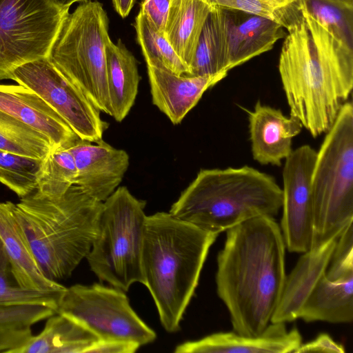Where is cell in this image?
<instances>
[{"label": "cell", "mask_w": 353, "mask_h": 353, "mask_svg": "<svg viewBox=\"0 0 353 353\" xmlns=\"http://www.w3.org/2000/svg\"><path fill=\"white\" fill-rule=\"evenodd\" d=\"M279 72L290 115L311 136L325 134L353 88L352 44L317 21L304 0L303 17L288 30Z\"/></svg>", "instance_id": "1"}, {"label": "cell", "mask_w": 353, "mask_h": 353, "mask_svg": "<svg viewBox=\"0 0 353 353\" xmlns=\"http://www.w3.org/2000/svg\"><path fill=\"white\" fill-rule=\"evenodd\" d=\"M217 256L216 292L235 332L261 334L271 321L285 279V245L274 217L260 216L226 230Z\"/></svg>", "instance_id": "2"}, {"label": "cell", "mask_w": 353, "mask_h": 353, "mask_svg": "<svg viewBox=\"0 0 353 353\" xmlns=\"http://www.w3.org/2000/svg\"><path fill=\"white\" fill-rule=\"evenodd\" d=\"M218 235L170 212L146 216L141 260L143 285L167 332L179 329L208 251Z\"/></svg>", "instance_id": "3"}, {"label": "cell", "mask_w": 353, "mask_h": 353, "mask_svg": "<svg viewBox=\"0 0 353 353\" xmlns=\"http://www.w3.org/2000/svg\"><path fill=\"white\" fill-rule=\"evenodd\" d=\"M102 208L103 202L74 184L58 196L34 190L13 203L12 212L42 272L57 281L86 258Z\"/></svg>", "instance_id": "4"}, {"label": "cell", "mask_w": 353, "mask_h": 353, "mask_svg": "<svg viewBox=\"0 0 353 353\" xmlns=\"http://www.w3.org/2000/svg\"><path fill=\"white\" fill-rule=\"evenodd\" d=\"M282 203L275 179L253 167L201 169L169 212L219 234L254 217H274Z\"/></svg>", "instance_id": "5"}, {"label": "cell", "mask_w": 353, "mask_h": 353, "mask_svg": "<svg viewBox=\"0 0 353 353\" xmlns=\"http://www.w3.org/2000/svg\"><path fill=\"white\" fill-rule=\"evenodd\" d=\"M316 248L336 239L353 221V105L347 101L316 151L311 176Z\"/></svg>", "instance_id": "6"}, {"label": "cell", "mask_w": 353, "mask_h": 353, "mask_svg": "<svg viewBox=\"0 0 353 353\" xmlns=\"http://www.w3.org/2000/svg\"><path fill=\"white\" fill-rule=\"evenodd\" d=\"M110 39L103 5L82 2L63 19L48 58L97 108L111 116L105 60Z\"/></svg>", "instance_id": "7"}, {"label": "cell", "mask_w": 353, "mask_h": 353, "mask_svg": "<svg viewBox=\"0 0 353 353\" xmlns=\"http://www.w3.org/2000/svg\"><path fill=\"white\" fill-rule=\"evenodd\" d=\"M145 204L125 186L118 187L103 202L97 232L85 258L99 281L125 292L134 283L144 284Z\"/></svg>", "instance_id": "8"}, {"label": "cell", "mask_w": 353, "mask_h": 353, "mask_svg": "<svg viewBox=\"0 0 353 353\" xmlns=\"http://www.w3.org/2000/svg\"><path fill=\"white\" fill-rule=\"evenodd\" d=\"M50 0H0V81L17 67L48 57L69 13Z\"/></svg>", "instance_id": "9"}, {"label": "cell", "mask_w": 353, "mask_h": 353, "mask_svg": "<svg viewBox=\"0 0 353 353\" xmlns=\"http://www.w3.org/2000/svg\"><path fill=\"white\" fill-rule=\"evenodd\" d=\"M57 313L79 323L101 340H119L141 346L157 337L134 311L125 292L114 287L94 283L66 288Z\"/></svg>", "instance_id": "10"}, {"label": "cell", "mask_w": 353, "mask_h": 353, "mask_svg": "<svg viewBox=\"0 0 353 353\" xmlns=\"http://www.w3.org/2000/svg\"><path fill=\"white\" fill-rule=\"evenodd\" d=\"M11 79L42 98L81 139L92 142L103 139L108 123L101 118V111L48 57L17 67Z\"/></svg>", "instance_id": "11"}, {"label": "cell", "mask_w": 353, "mask_h": 353, "mask_svg": "<svg viewBox=\"0 0 353 353\" xmlns=\"http://www.w3.org/2000/svg\"><path fill=\"white\" fill-rule=\"evenodd\" d=\"M316 151L309 145L292 150L283 168L281 230L285 248L303 253L312 248L313 214L311 176Z\"/></svg>", "instance_id": "12"}, {"label": "cell", "mask_w": 353, "mask_h": 353, "mask_svg": "<svg viewBox=\"0 0 353 353\" xmlns=\"http://www.w3.org/2000/svg\"><path fill=\"white\" fill-rule=\"evenodd\" d=\"M68 149L77 170L75 185L103 202L121 183L130 165L128 154L103 139L97 142L79 139Z\"/></svg>", "instance_id": "13"}, {"label": "cell", "mask_w": 353, "mask_h": 353, "mask_svg": "<svg viewBox=\"0 0 353 353\" xmlns=\"http://www.w3.org/2000/svg\"><path fill=\"white\" fill-rule=\"evenodd\" d=\"M0 110L47 137L52 150L81 139L42 98L21 85H0Z\"/></svg>", "instance_id": "14"}, {"label": "cell", "mask_w": 353, "mask_h": 353, "mask_svg": "<svg viewBox=\"0 0 353 353\" xmlns=\"http://www.w3.org/2000/svg\"><path fill=\"white\" fill-rule=\"evenodd\" d=\"M246 112L253 159L261 165L281 166L293 150L292 139L303 128L301 121L260 101Z\"/></svg>", "instance_id": "15"}, {"label": "cell", "mask_w": 353, "mask_h": 353, "mask_svg": "<svg viewBox=\"0 0 353 353\" xmlns=\"http://www.w3.org/2000/svg\"><path fill=\"white\" fill-rule=\"evenodd\" d=\"M147 68L152 103L174 125L180 123L204 92L228 73L178 75L159 68Z\"/></svg>", "instance_id": "16"}, {"label": "cell", "mask_w": 353, "mask_h": 353, "mask_svg": "<svg viewBox=\"0 0 353 353\" xmlns=\"http://www.w3.org/2000/svg\"><path fill=\"white\" fill-rule=\"evenodd\" d=\"M301 343L302 337L296 328L287 331L285 323H270L257 336L218 332L183 343L176 347L174 352L287 353L294 352Z\"/></svg>", "instance_id": "17"}, {"label": "cell", "mask_w": 353, "mask_h": 353, "mask_svg": "<svg viewBox=\"0 0 353 353\" xmlns=\"http://www.w3.org/2000/svg\"><path fill=\"white\" fill-rule=\"evenodd\" d=\"M336 239L303 253L290 273L285 276L270 323H285L298 319L301 308L325 273Z\"/></svg>", "instance_id": "18"}, {"label": "cell", "mask_w": 353, "mask_h": 353, "mask_svg": "<svg viewBox=\"0 0 353 353\" xmlns=\"http://www.w3.org/2000/svg\"><path fill=\"white\" fill-rule=\"evenodd\" d=\"M13 203L0 201V239L8 255L12 275L22 288L44 292L63 291L66 287L47 278L12 212Z\"/></svg>", "instance_id": "19"}, {"label": "cell", "mask_w": 353, "mask_h": 353, "mask_svg": "<svg viewBox=\"0 0 353 353\" xmlns=\"http://www.w3.org/2000/svg\"><path fill=\"white\" fill-rule=\"evenodd\" d=\"M229 37V69L266 52L285 37L284 28L269 19L225 10Z\"/></svg>", "instance_id": "20"}, {"label": "cell", "mask_w": 353, "mask_h": 353, "mask_svg": "<svg viewBox=\"0 0 353 353\" xmlns=\"http://www.w3.org/2000/svg\"><path fill=\"white\" fill-rule=\"evenodd\" d=\"M305 322L349 323L353 320V272L331 281L321 276L301 308Z\"/></svg>", "instance_id": "21"}, {"label": "cell", "mask_w": 353, "mask_h": 353, "mask_svg": "<svg viewBox=\"0 0 353 353\" xmlns=\"http://www.w3.org/2000/svg\"><path fill=\"white\" fill-rule=\"evenodd\" d=\"M106 76L112 115L121 122L133 106L140 81L137 61L121 39L105 45Z\"/></svg>", "instance_id": "22"}, {"label": "cell", "mask_w": 353, "mask_h": 353, "mask_svg": "<svg viewBox=\"0 0 353 353\" xmlns=\"http://www.w3.org/2000/svg\"><path fill=\"white\" fill-rule=\"evenodd\" d=\"M211 10L202 0H170L164 36L188 70Z\"/></svg>", "instance_id": "23"}, {"label": "cell", "mask_w": 353, "mask_h": 353, "mask_svg": "<svg viewBox=\"0 0 353 353\" xmlns=\"http://www.w3.org/2000/svg\"><path fill=\"white\" fill-rule=\"evenodd\" d=\"M99 340L79 323L56 313L48 318L40 334L15 353H88Z\"/></svg>", "instance_id": "24"}, {"label": "cell", "mask_w": 353, "mask_h": 353, "mask_svg": "<svg viewBox=\"0 0 353 353\" xmlns=\"http://www.w3.org/2000/svg\"><path fill=\"white\" fill-rule=\"evenodd\" d=\"M229 37L226 11L212 10L203 27L187 75H212L228 72Z\"/></svg>", "instance_id": "25"}, {"label": "cell", "mask_w": 353, "mask_h": 353, "mask_svg": "<svg viewBox=\"0 0 353 353\" xmlns=\"http://www.w3.org/2000/svg\"><path fill=\"white\" fill-rule=\"evenodd\" d=\"M134 28L147 65L165 69L178 75L188 74V67L164 34L141 11L135 19Z\"/></svg>", "instance_id": "26"}, {"label": "cell", "mask_w": 353, "mask_h": 353, "mask_svg": "<svg viewBox=\"0 0 353 353\" xmlns=\"http://www.w3.org/2000/svg\"><path fill=\"white\" fill-rule=\"evenodd\" d=\"M0 150L44 159L52 147L47 137L0 110Z\"/></svg>", "instance_id": "27"}, {"label": "cell", "mask_w": 353, "mask_h": 353, "mask_svg": "<svg viewBox=\"0 0 353 353\" xmlns=\"http://www.w3.org/2000/svg\"><path fill=\"white\" fill-rule=\"evenodd\" d=\"M211 7L263 17L288 29L303 17V0H202Z\"/></svg>", "instance_id": "28"}, {"label": "cell", "mask_w": 353, "mask_h": 353, "mask_svg": "<svg viewBox=\"0 0 353 353\" xmlns=\"http://www.w3.org/2000/svg\"><path fill=\"white\" fill-rule=\"evenodd\" d=\"M77 174L69 149L53 150L43 159L36 190L46 196H61L75 184Z\"/></svg>", "instance_id": "29"}, {"label": "cell", "mask_w": 353, "mask_h": 353, "mask_svg": "<svg viewBox=\"0 0 353 353\" xmlns=\"http://www.w3.org/2000/svg\"><path fill=\"white\" fill-rule=\"evenodd\" d=\"M43 161L0 150V182L23 198L37 190Z\"/></svg>", "instance_id": "30"}, {"label": "cell", "mask_w": 353, "mask_h": 353, "mask_svg": "<svg viewBox=\"0 0 353 353\" xmlns=\"http://www.w3.org/2000/svg\"><path fill=\"white\" fill-rule=\"evenodd\" d=\"M65 290L44 292L21 288L12 275L8 255L0 239V305L37 304L50 307L57 312Z\"/></svg>", "instance_id": "31"}, {"label": "cell", "mask_w": 353, "mask_h": 353, "mask_svg": "<svg viewBox=\"0 0 353 353\" xmlns=\"http://www.w3.org/2000/svg\"><path fill=\"white\" fill-rule=\"evenodd\" d=\"M309 12L320 23L352 44V13L325 0H304Z\"/></svg>", "instance_id": "32"}, {"label": "cell", "mask_w": 353, "mask_h": 353, "mask_svg": "<svg viewBox=\"0 0 353 353\" xmlns=\"http://www.w3.org/2000/svg\"><path fill=\"white\" fill-rule=\"evenodd\" d=\"M56 313L50 307L37 304L0 305V326L31 327Z\"/></svg>", "instance_id": "33"}, {"label": "cell", "mask_w": 353, "mask_h": 353, "mask_svg": "<svg viewBox=\"0 0 353 353\" xmlns=\"http://www.w3.org/2000/svg\"><path fill=\"white\" fill-rule=\"evenodd\" d=\"M353 272V225L350 223L337 238L325 276L336 280Z\"/></svg>", "instance_id": "34"}, {"label": "cell", "mask_w": 353, "mask_h": 353, "mask_svg": "<svg viewBox=\"0 0 353 353\" xmlns=\"http://www.w3.org/2000/svg\"><path fill=\"white\" fill-rule=\"evenodd\" d=\"M32 336L31 327L0 326V352L15 353Z\"/></svg>", "instance_id": "35"}, {"label": "cell", "mask_w": 353, "mask_h": 353, "mask_svg": "<svg viewBox=\"0 0 353 353\" xmlns=\"http://www.w3.org/2000/svg\"><path fill=\"white\" fill-rule=\"evenodd\" d=\"M170 0H143L140 11L150 23L164 34Z\"/></svg>", "instance_id": "36"}, {"label": "cell", "mask_w": 353, "mask_h": 353, "mask_svg": "<svg viewBox=\"0 0 353 353\" xmlns=\"http://www.w3.org/2000/svg\"><path fill=\"white\" fill-rule=\"evenodd\" d=\"M294 352L344 353L345 350L343 345L334 341L329 334L321 333L314 340L301 343Z\"/></svg>", "instance_id": "37"}, {"label": "cell", "mask_w": 353, "mask_h": 353, "mask_svg": "<svg viewBox=\"0 0 353 353\" xmlns=\"http://www.w3.org/2000/svg\"><path fill=\"white\" fill-rule=\"evenodd\" d=\"M137 344L119 340L99 339L88 353H134L139 348Z\"/></svg>", "instance_id": "38"}, {"label": "cell", "mask_w": 353, "mask_h": 353, "mask_svg": "<svg viewBox=\"0 0 353 353\" xmlns=\"http://www.w3.org/2000/svg\"><path fill=\"white\" fill-rule=\"evenodd\" d=\"M137 0H112L116 12L122 18L126 17L130 12Z\"/></svg>", "instance_id": "39"}, {"label": "cell", "mask_w": 353, "mask_h": 353, "mask_svg": "<svg viewBox=\"0 0 353 353\" xmlns=\"http://www.w3.org/2000/svg\"><path fill=\"white\" fill-rule=\"evenodd\" d=\"M340 9L352 13L353 0H325Z\"/></svg>", "instance_id": "40"}, {"label": "cell", "mask_w": 353, "mask_h": 353, "mask_svg": "<svg viewBox=\"0 0 353 353\" xmlns=\"http://www.w3.org/2000/svg\"><path fill=\"white\" fill-rule=\"evenodd\" d=\"M89 0H50V1L56 6L61 9H68L70 6L75 2H85Z\"/></svg>", "instance_id": "41"}]
</instances>
